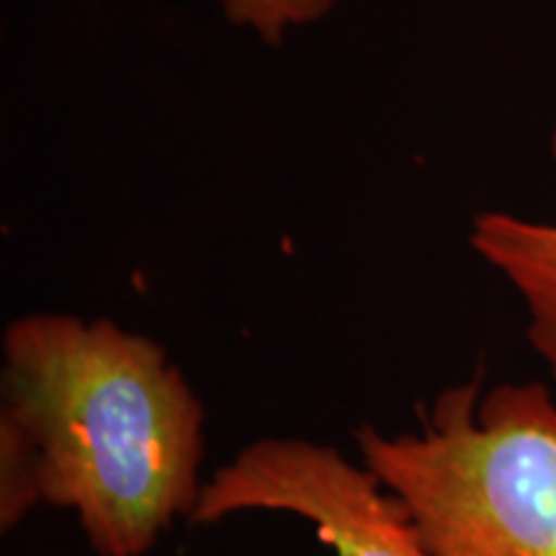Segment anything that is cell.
<instances>
[{"label":"cell","instance_id":"obj_1","mask_svg":"<svg viewBox=\"0 0 556 556\" xmlns=\"http://www.w3.org/2000/svg\"><path fill=\"white\" fill-rule=\"evenodd\" d=\"M204 428L199 392L152 338L103 317H16L0 364V531L52 505L96 556H148L193 520Z\"/></svg>","mask_w":556,"mask_h":556},{"label":"cell","instance_id":"obj_2","mask_svg":"<svg viewBox=\"0 0 556 556\" xmlns=\"http://www.w3.org/2000/svg\"><path fill=\"white\" fill-rule=\"evenodd\" d=\"M353 438L430 556H556V397L541 381L475 377L441 389L415 428Z\"/></svg>","mask_w":556,"mask_h":556},{"label":"cell","instance_id":"obj_3","mask_svg":"<svg viewBox=\"0 0 556 556\" xmlns=\"http://www.w3.org/2000/svg\"><path fill=\"white\" fill-rule=\"evenodd\" d=\"M281 513L312 526L332 556H430L407 510L361 458L323 441L263 435L206 479L193 523Z\"/></svg>","mask_w":556,"mask_h":556},{"label":"cell","instance_id":"obj_4","mask_svg":"<svg viewBox=\"0 0 556 556\" xmlns=\"http://www.w3.org/2000/svg\"><path fill=\"white\" fill-rule=\"evenodd\" d=\"M552 155L556 160V129ZM469 245L520 296L528 343L556 384V225L510 212H482L471 225Z\"/></svg>","mask_w":556,"mask_h":556},{"label":"cell","instance_id":"obj_5","mask_svg":"<svg viewBox=\"0 0 556 556\" xmlns=\"http://www.w3.org/2000/svg\"><path fill=\"white\" fill-rule=\"evenodd\" d=\"M336 0H219L227 18L278 45L294 26L315 24Z\"/></svg>","mask_w":556,"mask_h":556}]
</instances>
